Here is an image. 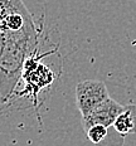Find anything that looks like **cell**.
Here are the masks:
<instances>
[{
  "label": "cell",
  "instance_id": "1",
  "mask_svg": "<svg viewBox=\"0 0 136 146\" xmlns=\"http://www.w3.org/2000/svg\"><path fill=\"white\" fill-rule=\"evenodd\" d=\"M38 30L22 0H0V102L14 93L25 60L38 43Z\"/></svg>",
  "mask_w": 136,
  "mask_h": 146
},
{
  "label": "cell",
  "instance_id": "2",
  "mask_svg": "<svg viewBox=\"0 0 136 146\" xmlns=\"http://www.w3.org/2000/svg\"><path fill=\"white\" fill-rule=\"evenodd\" d=\"M34 54L35 52H33L24 63L22 76H20V81L24 82V88L17 93V96L32 97L33 102L35 103L38 100V95L42 92V90L53 83L54 77L53 72L47 66L39 63V59L45 57L48 53L43 54L42 57H35Z\"/></svg>",
  "mask_w": 136,
  "mask_h": 146
},
{
  "label": "cell",
  "instance_id": "3",
  "mask_svg": "<svg viewBox=\"0 0 136 146\" xmlns=\"http://www.w3.org/2000/svg\"><path fill=\"white\" fill-rule=\"evenodd\" d=\"M110 98L105 82L86 80L76 86V105L82 117H87L96 107Z\"/></svg>",
  "mask_w": 136,
  "mask_h": 146
},
{
  "label": "cell",
  "instance_id": "4",
  "mask_svg": "<svg viewBox=\"0 0 136 146\" xmlns=\"http://www.w3.org/2000/svg\"><path fill=\"white\" fill-rule=\"evenodd\" d=\"M125 106L115 101L113 98H108L105 102H102L98 107H96L87 117H82V127L84 132L90 127L95 125H102L105 127H112L116 118L120 116V113L123 111Z\"/></svg>",
  "mask_w": 136,
  "mask_h": 146
},
{
  "label": "cell",
  "instance_id": "5",
  "mask_svg": "<svg viewBox=\"0 0 136 146\" xmlns=\"http://www.w3.org/2000/svg\"><path fill=\"white\" fill-rule=\"evenodd\" d=\"M113 129L123 137L127 133H136V105L125 106L123 111L115 121Z\"/></svg>",
  "mask_w": 136,
  "mask_h": 146
},
{
  "label": "cell",
  "instance_id": "6",
  "mask_svg": "<svg viewBox=\"0 0 136 146\" xmlns=\"http://www.w3.org/2000/svg\"><path fill=\"white\" fill-rule=\"evenodd\" d=\"M111 127H105L102 125H95V126L90 127L88 130L86 131V135H87V139L90 140L95 146H107L108 144V139H112V137H116V136H121L119 132H115L111 135V131H110Z\"/></svg>",
  "mask_w": 136,
  "mask_h": 146
}]
</instances>
